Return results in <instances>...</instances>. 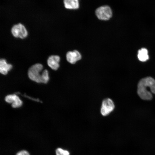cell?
Instances as JSON below:
<instances>
[{"mask_svg": "<svg viewBox=\"0 0 155 155\" xmlns=\"http://www.w3.org/2000/svg\"><path fill=\"white\" fill-rule=\"evenodd\" d=\"M137 92L142 99L149 100L152 97V93L155 94V80L150 77L142 79L138 83Z\"/></svg>", "mask_w": 155, "mask_h": 155, "instance_id": "cell-1", "label": "cell"}, {"mask_svg": "<svg viewBox=\"0 0 155 155\" xmlns=\"http://www.w3.org/2000/svg\"><path fill=\"white\" fill-rule=\"evenodd\" d=\"M43 68V65L40 63H36L31 66L28 71L29 78L37 83H42V74L40 72Z\"/></svg>", "mask_w": 155, "mask_h": 155, "instance_id": "cell-2", "label": "cell"}, {"mask_svg": "<svg viewBox=\"0 0 155 155\" xmlns=\"http://www.w3.org/2000/svg\"><path fill=\"white\" fill-rule=\"evenodd\" d=\"M95 14L97 18L102 20H109L112 16V11L111 7L108 5L100 6L95 10Z\"/></svg>", "mask_w": 155, "mask_h": 155, "instance_id": "cell-3", "label": "cell"}, {"mask_svg": "<svg viewBox=\"0 0 155 155\" xmlns=\"http://www.w3.org/2000/svg\"><path fill=\"white\" fill-rule=\"evenodd\" d=\"M11 32L14 37L21 39L26 38L28 34L26 28L21 23L14 25L11 28Z\"/></svg>", "mask_w": 155, "mask_h": 155, "instance_id": "cell-4", "label": "cell"}, {"mask_svg": "<svg viewBox=\"0 0 155 155\" xmlns=\"http://www.w3.org/2000/svg\"><path fill=\"white\" fill-rule=\"evenodd\" d=\"M114 108L113 101L109 98L105 99L102 102L100 111L101 114L103 116H106L114 110Z\"/></svg>", "mask_w": 155, "mask_h": 155, "instance_id": "cell-5", "label": "cell"}, {"mask_svg": "<svg viewBox=\"0 0 155 155\" xmlns=\"http://www.w3.org/2000/svg\"><path fill=\"white\" fill-rule=\"evenodd\" d=\"M5 101L9 103H11L13 108L21 107L22 104V102L19 97L15 94H9L6 96L5 98Z\"/></svg>", "mask_w": 155, "mask_h": 155, "instance_id": "cell-6", "label": "cell"}, {"mask_svg": "<svg viewBox=\"0 0 155 155\" xmlns=\"http://www.w3.org/2000/svg\"><path fill=\"white\" fill-rule=\"evenodd\" d=\"M66 57L67 61L69 63L74 64L81 59L82 56L79 51L74 50L68 52L66 54Z\"/></svg>", "mask_w": 155, "mask_h": 155, "instance_id": "cell-7", "label": "cell"}, {"mask_svg": "<svg viewBox=\"0 0 155 155\" xmlns=\"http://www.w3.org/2000/svg\"><path fill=\"white\" fill-rule=\"evenodd\" d=\"M60 57L58 55H52L48 58L47 63L48 66L52 69L57 70L59 68Z\"/></svg>", "mask_w": 155, "mask_h": 155, "instance_id": "cell-8", "label": "cell"}, {"mask_svg": "<svg viewBox=\"0 0 155 155\" xmlns=\"http://www.w3.org/2000/svg\"><path fill=\"white\" fill-rule=\"evenodd\" d=\"M12 67V65L7 63L5 59H1L0 60V72L2 74L6 75Z\"/></svg>", "mask_w": 155, "mask_h": 155, "instance_id": "cell-9", "label": "cell"}, {"mask_svg": "<svg viewBox=\"0 0 155 155\" xmlns=\"http://www.w3.org/2000/svg\"><path fill=\"white\" fill-rule=\"evenodd\" d=\"M79 0H63L65 7L68 9H76L79 7Z\"/></svg>", "mask_w": 155, "mask_h": 155, "instance_id": "cell-10", "label": "cell"}, {"mask_svg": "<svg viewBox=\"0 0 155 155\" xmlns=\"http://www.w3.org/2000/svg\"><path fill=\"white\" fill-rule=\"evenodd\" d=\"M137 57L141 61H145L148 60L149 56L147 49L143 48L139 50L138 51Z\"/></svg>", "mask_w": 155, "mask_h": 155, "instance_id": "cell-11", "label": "cell"}, {"mask_svg": "<svg viewBox=\"0 0 155 155\" xmlns=\"http://www.w3.org/2000/svg\"><path fill=\"white\" fill-rule=\"evenodd\" d=\"M42 83H47L49 80L48 71L46 69H45L42 73Z\"/></svg>", "mask_w": 155, "mask_h": 155, "instance_id": "cell-12", "label": "cell"}, {"mask_svg": "<svg viewBox=\"0 0 155 155\" xmlns=\"http://www.w3.org/2000/svg\"><path fill=\"white\" fill-rule=\"evenodd\" d=\"M56 152L57 155H70V153L68 151L60 148H57Z\"/></svg>", "mask_w": 155, "mask_h": 155, "instance_id": "cell-13", "label": "cell"}, {"mask_svg": "<svg viewBox=\"0 0 155 155\" xmlns=\"http://www.w3.org/2000/svg\"><path fill=\"white\" fill-rule=\"evenodd\" d=\"M16 155H30L28 152L26 150H22L18 152Z\"/></svg>", "mask_w": 155, "mask_h": 155, "instance_id": "cell-14", "label": "cell"}]
</instances>
